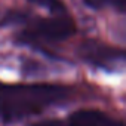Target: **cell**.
Listing matches in <instances>:
<instances>
[{"instance_id":"cell-1","label":"cell","mask_w":126,"mask_h":126,"mask_svg":"<svg viewBox=\"0 0 126 126\" xmlns=\"http://www.w3.org/2000/svg\"><path fill=\"white\" fill-rule=\"evenodd\" d=\"M68 94L65 86L59 85L0 83V119L6 123L16 122L64 101Z\"/></svg>"},{"instance_id":"cell-2","label":"cell","mask_w":126,"mask_h":126,"mask_svg":"<svg viewBox=\"0 0 126 126\" xmlns=\"http://www.w3.org/2000/svg\"><path fill=\"white\" fill-rule=\"evenodd\" d=\"M76 33V25L70 18L55 16V18H39L28 30L30 37L46 40V42H62Z\"/></svg>"},{"instance_id":"cell-3","label":"cell","mask_w":126,"mask_h":126,"mask_svg":"<svg viewBox=\"0 0 126 126\" xmlns=\"http://www.w3.org/2000/svg\"><path fill=\"white\" fill-rule=\"evenodd\" d=\"M34 126H123V123L98 110H79L74 111L67 122L47 120L36 123Z\"/></svg>"},{"instance_id":"cell-4","label":"cell","mask_w":126,"mask_h":126,"mask_svg":"<svg viewBox=\"0 0 126 126\" xmlns=\"http://www.w3.org/2000/svg\"><path fill=\"white\" fill-rule=\"evenodd\" d=\"M82 56L92 62V64L101 65V67H113V65H122L123 64V52L117 50L114 47L105 46L102 43L96 42H86L80 49Z\"/></svg>"},{"instance_id":"cell-5","label":"cell","mask_w":126,"mask_h":126,"mask_svg":"<svg viewBox=\"0 0 126 126\" xmlns=\"http://www.w3.org/2000/svg\"><path fill=\"white\" fill-rule=\"evenodd\" d=\"M86 5L94 8V9H101L105 6L116 8L119 12H125V5L126 0H86Z\"/></svg>"},{"instance_id":"cell-6","label":"cell","mask_w":126,"mask_h":126,"mask_svg":"<svg viewBox=\"0 0 126 126\" xmlns=\"http://www.w3.org/2000/svg\"><path fill=\"white\" fill-rule=\"evenodd\" d=\"M28 2L34 3V5H39V6H43V8H47L50 11H58L62 8L59 0H28Z\"/></svg>"}]
</instances>
